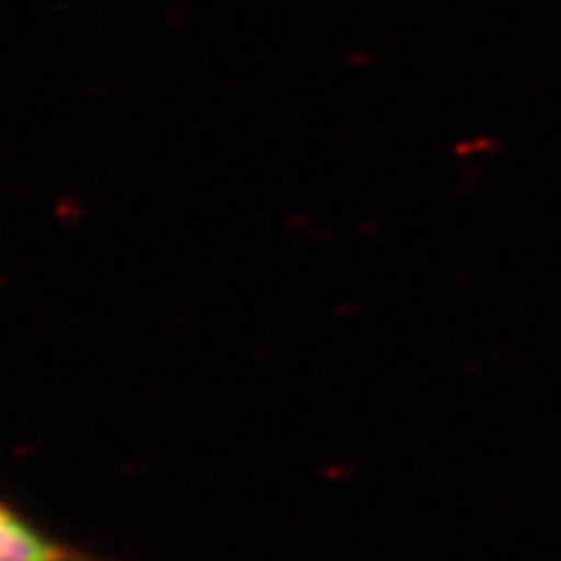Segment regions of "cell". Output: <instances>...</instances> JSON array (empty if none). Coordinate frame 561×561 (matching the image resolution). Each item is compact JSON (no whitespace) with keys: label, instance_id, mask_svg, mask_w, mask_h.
Returning a JSON list of instances; mask_svg holds the SVG:
<instances>
[{"label":"cell","instance_id":"obj_1","mask_svg":"<svg viewBox=\"0 0 561 561\" xmlns=\"http://www.w3.org/2000/svg\"><path fill=\"white\" fill-rule=\"evenodd\" d=\"M0 561H117L51 534L20 503L0 496Z\"/></svg>","mask_w":561,"mask_h":561}]
</instances>
